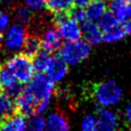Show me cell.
Returning <instances> with one entry per match:
<instances>
[{
	"label": "cell",
	"instance_id": "obj_25",
	"mask_svg": "<svg viewBox=\"0 0 131 131\" xmlns=\"http://www.w3.org/2000/svg\"><path fill=\"white\" fill-rule=\"evenodd\" d=\"M81 131H98L96 118L92 115H86L81 123Z\"/></svg>",
	"mask_w": 131,
	"mask_h": 131
},
{
	"label": "cell",
	"instance_id": "obj_35",
	"mask_svg": "<svg viewBox=\"0 0 131 131\" xmlns=\"http://www.w3.org/2000/svg\"><path fill=\"white\" fill-rule=\"evenodd\" d=\"M130 131H131V130H130Z\"/></svg>",
	"mask_w": 131,
	"mask_h": 131
},
{
	"label": "cell",
	"instance_id": "obj_34",
	"mask_svg": "<svg viewBox=\"0 0 131 131\" xmlns=\"http://www.w3.org/2000/svg\"><path fill=\"white\" fill-rule=\"evenodd\" d=\"M0 93H1V92H0Z\"/></svg>",
	"mask_w": 131,
	"mask_h": 131
},
{
	"label": "cell",
	"instance_id": "obj_18",
	"mask_svg": "<svg viewBox=\"0 0 131 131\" xmlns=\"http://www.w3.org/2000/svg\"><path fill=\"white\" fill-rule=\"evenodd\" d=\"M51 57L52 56L50 55V53L45 51V50L38 51L33 56V59H32L35 72H37L39 74H45L47 69H48V67H49Z\"/></svg>",
	"mask_w": 131,
	"mask_h": 131
},
{
	"label": "cell",
	"instance_id": "obj_9",
	"mask_svg": "<svg viewBox=\"0 0 131 131\" xmlns=\"http://www.w3.org/2000/svg\"><path fill=\"white\" fill-rule=\"evenodd\" d=\"M14 104L15 110L18 112V114H21L23 116H30L32 114H36L37 102L25 88H23L20 93L15 97Z\"/></svg>",
	"mask_w": 131,
	"mask_h": 131
},
{
	"label": "cell",
	"instance_id": "obj_33",
	"mask_svg": "<svg viewBox=\"0 0 131 131\" xmlns=\"http://www.w3.org/2000/svg\"><path fill=\"white\" fill-rule=\"evenodd\" d=\"M127 1H128V2H129V4L131 5V0H127Z\"/></svg>",
	"mask_w": 131,
	"mask_h": 131
},
{
	"label": "cell",
	"instance_id": "obj_5",
	"mask_svg": "<svg viewBox=\"0 0 131 131\" xmlns=\"http://www.w3.org/2000/svg\"><path fill=\"white\" fill-rule=\"evenodd\" d=\"M3 47L9 53H18L23 50V46L27 37V29L20 24H11L3 32Z\"/></svg>",
	"mask_w": 131,
	"mask_h": 131
},
{
	"label": "cell",
	"instance_id": "obj_21",
	"mask_svg": "<svg viewBox=\"0 0 131 131\" xmlns=\"http://www.w3.org/2000/svg\"><path fill=\"white\" fill-rule=\"evenodd\" d=\"M14 14V18L16 20L17 24H20L23 26H28L33 21L34 18V11L31 10L29 7H27L26 5H17L14 8L13 11Z\"/></svg>",
	"mask_w": 131,
	"mask_h": 131
},
{
	"label": "cell",
	"instance_id": "obj_22",
	"mask_svg": "<svg viewBox=\"0 0 131 131\" xmlns=\"http://www.w3.org/2000/svg\"><path fill=\"white\" fill-rule=\"evenodd\" d=\"M15 104L10 96L7 94L0 93V120L7 118L14 114Z\"/></svg>",
	"mask_w": 131,
	"mask_h": 131
},
{
	"label": "cell",
	"instance_id": "obj_17",
	"mask_svg": "<svg viewBox=\"0 0 131 131\" xmlns=\"http://www.w3.org/2000/svg\"><path fill=\"white\" fill-rule=\"evenodd\" d=\"M87 19L96 23L103 14L107 12V4L103 0H91L85 7Z\"/></svg>",
	"mask_w": 131,
	"mask_h": 131
},
{
	"label": "cell",
	"instance_id": "obj_20",
	"mask_svg": "<svg viewBox=\"0 0 131 131\" xmlns=\"http://www.w3.org/2000/svg\"><path fill=\"white\" fill-rule=\"evenodd\" d=\"M74 6V0H47V9L54 13H67Z\"/></svg>",
	"mask_w": 131,
	"mask_h": 131
},
{
	"label": "cell",
	"instance_id": "obj_31",
	"mask_svg": "<svg viewBox=\"0 0 131 131\" xmlns=\"http://www.w3.org/2000/svg\"><path fill=\"white\" fill-rule=\"evenodd\" d=\"M16 0H0V4L2 5H10V4H13Z\"/></svg>",
	"mask_w": 131,
	"mask_h": 131
},
{
	"label": "cell",
	"instance_id": "obj_1",
	"mask_svg": "<svg viewBox=\"0 0 131 131\" xmlns=\"http://www.w3.org/2000/svg\"><path fill=\"white\" fill-rule=\"evenodd\" d=\"M25 89L37 102L36 114H42L49 106L55 90V83L47 75L37 73V75H34L32 80L27 84Z\"/></svg>",
	"mask_w": 131,
	"mask_h": 131
},
{
	"label": "cell",
	"instance_id": "obj_7",
	"mask_svg": "<svg viewBox=\"0 0 131 131\" xmlns=\"http://www.w3.org/2000/svg\"><path fill=\"white\" fill-rule=\"evenodd\" d=\"M39 38L41 42V48H43V50L49 53L59 50V48L62 45V39L56 27L53 26H48L44 28Z\"/></svg>",
	"mask_w": 131,
	"mask_h": 131
},
{
	"label": "cell",
	"instance_id": "obj_30",
	"mask_svg": "<svg viewBox=\"0 0 131 131\" xmlns=\"http://www.w3.org/2000/svg\"><path fill=\"white\" fill-rule=\"evenodd\" d=\"M90 1L89 0H74V5L77 6V7H82V8H85L88 3Z\"/></svg>",
	"mask_w": 131,
	"mask_h": 131
},
{
	"label": "cell",
	"instance_id": "obj_6",
	"mask_svg": "<svg viewBox=\"0 0 131 131\" xmlns=\"http://www.w3.org/2000/svg\"><path fill=\"white\" fill-rule=\"evenodd\" d=\"M54 20L56 29L64 42L77 41L82 38L81 24L74 20L70 15H67L66 13H58L55 14Z\"/></svg>",
	"mask_w": 131,
	"mask_h": 131
},
{
	"label": "cell",
	"instance_id": "obj_4",
	"mask_svg": "<svg viewBox=\"0 0 131 131\" xmlns=\"http://www.w3.org/2000/svg\"><path fill=\"white\" fill-rule=\"evenodd\" d=\"M59 56L68 66H76L85 60L91 51V45L85 40L64 42L59 48Z\"/></svg>",
	"mask_w": 131,
	"mask_h": 131
},
{
	"label": "cell",
	"instance_id": "obj_10",
	"mask_svg": "<svg viewBox=\"0 0 131 131\" xmlns=\"http://www.w3.org/2000/svg\"><path fill=\"white\" fill-rule=\"evenodd\" d=\"M81 31L82 37L90 45H97L102 41V31L94 21H91L89 19L83 21L81 24Z\"/></svg>",
	"mask_w": 131,
	"mask_h": 131
},
{
	"label": "cell",
	"instance_id": "obj_29",
	"mask_svg": "<svg viewBox=\"0 0 131 131\" xmlns=\"http://www.w3.org/2000/svg\"><path fill=\"white\" fill-rule=\"evenodd\" d=\"M125 119L131 125V102L125 108Z\"/></svg>",
	"mask_w": 131,
	"mask_h": 131
},
{
	"label": "cell",
	"instance_id": "obj_14",
	"mask_svg": "<svg viewBox=\"0 0 131 131\" xmlns=\"http://www.w3.org/2000/svg\"><path fill=\"white\" fill-rule=\"evenodd\" d=\"M45 131H70L68 118L61 112L50 113L45 120Z\"/></svg>",
	"mask_w": 131,
	"mask_h": 131
},
{
	"label": "cell",
	"instance_id": "obj_13",
	"mask_svg": "<svg viewBox=\"0 0 131 131\" xmlns=\"http://www.w3.org/2000/svg\"><path fill=\"white\" fill-rule=\"evenodd\" d=\"M68 64L64 62V60L58 55V56H52L49 67L46 71L47 76L54 82H60L68 74Z\"/></svg>",
	"mask_w": 131,
	"mask_h": 131
},
{
	"label": "cell",
	"instance_id": "obj_19",
	"mask_svg": "<svg viewBox=\"0 0 131 131\" xmlns=\"http://www.w3.org/2000/svg\"><path fill=\"white\" fill-rule=\"evenodd\" d=\"M41 49V42L39 36L36 34H28L23 46V53L28 56H34Z\"/></svg>",
	"mask_w": 131,
	"mask_h": 131
},
{
	"label": "cell",
	"instance_id": "obj_2",
	"mask_svg": "<svg viewBox=\"0 0 131 131\" xmlns=\"http://www.w3.org/2000/svg\"><path fill=\"white\" fill-rule=\"evenodd\" d=\"M93 97L101 107L116 105L122 99V88L114 80H105L96 84L93 88Z\"/></svg>",
	"mask_w": 131,
	"mask_h": 131
},
{
	"label": "cell",
	"instance_id": "obj_11",
	"mask_svg": "<svg viewBox=\"0 0 131 131\" xmlns=\"http://www.w3.org/2000/svg\"><path fill=\"white\" fill-rule=\"evenodd\" d=\"M98 131H116L118 127V117L117 115L105 108H99L96 118Z\"/></svg>",
	"mask_w": 131,
	"mask_h": 131
},
{
	"label": "cell",
	"instance_id": "obj_15",
	"mask_svg": "<svg viewBox=\"0 0 131 131\" xmlns=\"http://www.w3.org/2000/svg\"><path fill=\"white\" fill-rule=\"evenodd\" d=\"M131 35V20L119 23L114 29L103 33L102 41L106 43H114L123 40L125 37Z\"/></svg>",
	"mask_w": 131,
	"mask_h": 131
},
{
	"label": "cell",
	"instance_id": "obj_32",
	"mask_svg": "<svg viewBox=\"0 0 131 131\" xmlns=\"http://www.w3.org/2000/svg\"><path fill=\"white\" fill-rule=\"evenodd\" d=\"M3 46V34L0 32V49Z\"/></svg>",
	"mask_w": 131,
	"mask_h": 131
},
{
	"label": "cell",
	"instance_id": "obj_16",
	"mask_svg": "<svg viewBox=\"0 0 131 131\" xmlns=\"http://www.w3.org/2000/svg\"><path fill=\"white\" fill-rule=\"evenodd\" d=\"M26 120L21 114H13L0 120V131H25Z\"/></svg>",
	"mask_w": 131,
	"mask_h": 131
},
{
	"label": "cell",
	"instance_id": "obj_24",
	"mask_svg": "<svg viewBox=\"0 0 131 131\" xmlns=\"http://www.w3.org/2000/svg\"><path fill=\"white\" fill-rule=\"evenodd\" d=\"M96 24L98 25V27L100 28V30L102 31V34H103L105 32H108L112 29H114L119 24V21L111 12H106L96 21Z\"/></svg>",
	"mask_w": 131,
	"mask_h": 131
},
{
	"label": "cell",
	"instance_id": "obj_12",
	"mask_svg": "<svg viewBox=\"0 0 131 131\" xmlns=\"http://www.w3.org/2000/svg\"><path fill=\"white\" fill-rule=\"evenodd\" d=\"M108 8L119 23L131 20V5L127 0H110Z\"/></svg>",
	"mask_w": 131,
	"mask_h": 131
},
{
	"label": "cell",
	"instance_id": "obj_27",
	"mask_svg": "<svg viewBox=\"0 0 131 131\" xmlns=\"http://www.w3.org/2000/svg\"><path fill=\"white\" fill-rule=\"evenodd\" d=\"M23 3L33 11H40L46 7L47 0H23Z\"/></svg>",
	"mask_w": 131,
	"mask_h": 131
},
{
	"label": "cell",
	"instance_id": "obj_23",
	"mask_svg": "<svg viewBox=\"0 0 131 131\" xmlns=\"http://www.w3.org/2000/svg\"><path fill=\"white\" fill-rule=\"evenodd\" d=\"M25 131H45V119L41 114H32L26 120Z\"/></svg>",
	"mask_w": 131,
	"mask_h": 131
},
{
	"label": "cell",
	"instance_id": "obj_3",
	"mask_svg": "<svg viewBox=\"0 0 131 131\" xmlns=\"http://www.w3.org/2000/svg\"><path fill=\"white\" fill-rule=\"evenodd\" d=\"M20 84H28L35 75L32 59L25 53H14L5 64Z\"/></svg>",
	"mask_w": 131,
	"mask_h": 131
},
{
	"label": "cell",
	"instance_id": "obj_8",
	"mask_svg": "<svg viewBox=\"0 0 131 131\" xmlns=\"http://www.w3.org/2000/svg\"><path fill=\"white\" fill-rule=\"evenodd\" d=\"M0 87L5 94L15 98L23 90L21 84L15 79L6 66L0 67Z\"/></svg>",
	"mask_w": 131,
	"mask_h": 131
},
{
	"label": "cell",
	"instance_id": "obj_26",
	"mask_svg": "<svg viewBox=\"0 0 131 131\" xmlns=\"http://www.w3.org/2000/svg\"><path fill=\"white\" fill-rule=\"evenodd\" d=\"M70 16L76 20L77 23L79 24H82L83 21H85L87 19V16H86V10L85 8H82V7H75V8H72L70 10Z\"/></svg>",
	"mask_w": 131,
	"mask_h": 131
},
{
	"label": "cell",
	"instance_id": "obj_28",
	"mask_svg": "<svg viewBox=\"0 0 131 131\" xmlns=\"http://www.w3.org/2000/svg\"><path fill=\"white\" fill-rule=\"evenodd\" d=\"M11 25L10 14L5 10L0 8V32H4Z\"/></svg>",
	"mask_w": 131,
	"mask_h": 131
}]
</instances>
